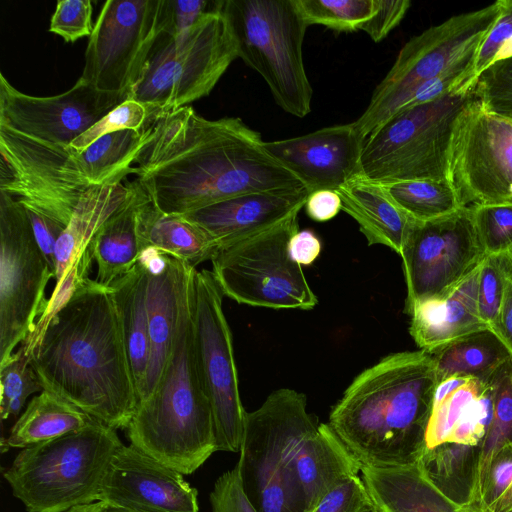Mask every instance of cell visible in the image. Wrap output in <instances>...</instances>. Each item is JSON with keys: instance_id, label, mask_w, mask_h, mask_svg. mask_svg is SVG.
<instances>
[{"instance_id": "d6986e66", "label": "cell", "mask_w": 512, "mask_h": 512, "mask_svg": "<svg viewBox=\"0 0 512 512\" xmlns=\"http://www.w3.org/2000/svg\"><path fill=\"white\" fill-rule=\"evenodd\" d=\"M197 495L183 474L123 444L109 464L98 501L139 512H199Z\"/></svg>"}, {"instance_id": "7dc6e473", "label": "cell", "mask_w": 512, "mask_h": 512, "mask_svg": "<svg viewBox=\"0 0 512 512\" xmlns=\"http://www.w3.org/2000/svg\"><path fill=\"white\" fill-rule=\"evenodd\" d=\"M92 13L90 0H59L50 20L49 32L68 43L90 37L94 29Z\"/></svg>"}, {"instance_id": "5b68a950", "label": "cell", "mask_w": 512, "mask_h": 512, "mask_svg": "<svg viewBox=\"0 0 512 512\" xmlns=\"http://www.w3.org/2000/svg\"><path fill=\"white\" fill-rule=\"evenodd\" d=\"M122 445L115 429L92 418L77 431L22 449L3 476L27 512H66L98 501Z\"/></svg>"}, {"instance_id": "f546056e", "label": "cell", "mask_w": 512, "mask_h": 512, "mask_svg": "<svg viewBox=\"0 0 512 512\" xmlns=\"http://www.w3.org/2000/svg\"><path fill=\"white\" fill-rule=\"evenodd\" d=\"M118 310L138 401L150 360L147 314V270L138 259L135 266L109 286Z\"/></svg>"}, {"instance_id": "f907efd6", "label": "cell", "mask_w": 512, "mask_h": 512, "mask_svg": "<svg viewBox=\"0 0 512 512\" xmlns=\"http://www.w3.org/2000/svg\"><path fill=\"white\" fill-rule=\"evenodd\" d=\"M370 506L369 493L357 475L329 492L311 512H364Z\"/></svg>"}, {"instance_id": "816d5d0a", "label": "cell", "mask_w": 512, "mask_h": 512, "mask_svg": "<svg viewBox=\"0 0 512 512\" xmlns=\"http://www.w3.org/2000/svg\"><path fill=\"white\" fill-rule=\"evenodd\" d=\"M409 0H374V13L362 31L376 43L382 41L405 17Z\"/></svg>"}, {"instance_id": "836d02e7", "label": "cell", "mask_w": 512, "mask_h": 512, "mask_svg": "<svg viewBox=\"0 0 512 512\" xmlns=\"http://www.w3.org/2000/svg\"><path fill=\"white\" fill-rule=\"evenodd\" d=\"M143 141V131L122 130L95 140L85 150L74 151L78 166L91 185H100L133 167Z\"/></svg>"}, {"instance_id": "d4e9b609", "label": "cell", "mask_w": 512, "mask_h": 512, "mask_svg": "<svg viewBox=\"0 0 512 512\" xmlns=\"http://www.w3.org/2000/svg\"><path fill=\"white\" fill-rule=\"evenodd\" d=\"M342 210L359 225L369 245H384L401 254L415 222L383 185L356 175L337 190Z\"/></svg>"}, {"instance_id": "74e56055", "label": "cell", "mask_w": 512, "mask_h": 512, "mask_svg": "<svg viewBox=\"0 0 512 512\" xmlns=\"http://www.w3.org/2000/svg\"><path fill=\"white\" fill-rule=\"evenodd\" d=\"M0 415L2 420L18 416L27 398L43 390L30 364V356L20 345L12 357L0 365Z\"/></svg>"}, {"instance_id": "277c9868", "label": "cell", "mask_w": 512, "mask_h": 512, "mask_svg": "<svg viewBox=\"0 0 512 512\" xmlns=\"http://www.w3.org/2000/svg\"><path fill=\"white\" fill-rule=\"evenodd\" d=\"M193 274L163 374L150 396L137 405L127 427L130 444L183 475L194 473L217 451L195 341Z\"/></svg>"}, {"instance_id": "11a10c76", "label": "cell", "mask_w": 512, "mask_h": 512, "mask_svg": "<svg viewBox=\"0 0 512 512\" xmlns=\"http://www.w3.org/2000/svg\"><path fill=\"white\" fill-rule=\"evenodd\" d=\"M510 259V254H509ZM492 330L502 340L512 355V264L506 281V288L498 318Z\"/></svg>"}, {"instance_id": "6f0895ef", "label": "cell", "mask_w": 512, "mask_h": 512, "mask_svg": "<svg viewBox=\"0 0 512 512\" xmlns=\"http://www.w3.org/2000/svg\"><path fill=\"white\" fill-rule=\"evenodd\" d=\"M66 512H139L106 501H95L71 508Z\"/></svg>"}, {"instance_id": "83f0119b", "label": "cell", "mask_w": 512, "mask_h": 512, "mask_svg": "<svg viewBox=\"0 0 512 512\" xmlns=\"http://www.w3.org/2000/svg\"><path fill=\"white\" fill-rule=\"evenodd\" d=\"M136 224L141 250L151 247L193 267L211 260L218 249L216 242L202 228L182 215L160 211L147 193L137 208Z\"/></svg>"}, {"instance_id": "f6af8a7d", "label": "cell", "mask_w": 512, "mask_h": 512, "mask_svg": "<svg viewBox=\"0 0 512 512\" xmlns=\"http://www.w3.org/2000/svg\"><path fill=\"white\" fill-rule=\"evenodd\" d=\"M474 88L485 108L512 121V57L486 69Z\"/></svg>"}, {"instance_id": "e575fe53", "label": "cell", "mask_w": 512, "mask_h": 512, "mask_svg": "<svg viewBox=\"0 0 512 512\" xmlns=\"http://www.w3.org/2000/svg\"><path fill=\"white\" fill-rule=\"evenodd\" d=\"M383 186L396 204L415 221L441 218L463 207L448 179L410 180Z\"/></svg>"}, {"instance_id": "484cf974", "label": "cell", "mask_w": 512, "mask_h": 512, "mask_svg": "<svg viewBox=\"0 0 512 512\" xmlns=\"http://www.w3.org/2000/svg\"><path fill=\"white\" fill-rule=\"evenodd\" d=\"M295 471L305 511L311 512L329 492L359 475L361 465L326 423L302 444Z\"/></svg>"}, {"instance_id": "d6a6232c", "label": "cell", "mask_w": 512, "mask_h": 512, "mask_svg": "<svg viewBox=\"0 0 512 512\" xmlns=\"http://www.w3.org/2000/svg\"><path fill=\"white\" fill-rule=\"evenodd\" d=\"M438 382L454 375L489 381L512 355L491 328L460 337L429 353Z\"/></svg>"}, {"instance_id": "ffe728a7", "label": "cell", "mask_w": 512, "mask_h": 512, "mask_svg": "<svg viewBox=\"0 0 512 512\" xmlns=\"http://www.w3.org/2000/svg\"><path fill=\"white\" fill-rule=\"evenodd\" d=\"M354 122L263 143L265 150L293 173L311 193L338 190L359 175L364 146Z\"/></svg>"}, {"instance_id": "7a4b0ae2", "label": "cell", "mask_w": 512, "mask_h": 512, "mask_svg": "<svg viewBox=\"0 0 512 512\" xmlns=\"http://www.w3.org/2000/svg\"><path fill=\"white\" fill-rule=\"evenodd\" d=\"M21 345L44 390L115 430L127 429L138 397L109 286L84 280Z\"/></svg>"}, {"instance_id": "cb8c5ba5", "label": "cell", "mask_w": 512, "mask_h": 512, "mask_svg": "<svg viewBox=\"0 0 512 512\" xmlns=\"http://www.w3.org/2000/svg\"><path fill=\"white\" fill-rule=\"evenodd\" d=\"M133 173L134 167L124 170L100 185L91 186L82 195L56 244L55 286L82 260L93 258L90 243L99 228L131 195L132 183L125 185L123 179Z\"/></svg>"}, {"instance_id": "1f68e13d", "label": "cell", "mask_w": 512, "mask_h": 512, "mask_svg": "<svg viewBox=\"0 0 512 512\" xmlns=\"http://www.w3.org/2000/svg\"><path fill=\"white\" fill-rule=\"evenodd\" d=\"M91 420L74 404L43 389L29 402L5 442L8 447L24 449L77 431Z\"/></svg>"}, {"instance_id": "e0dca14e", "label": "cell", "mask_w": 512, "mask_h": 512, "mask_svg": "<svg viewBox=\"0 0 512 512\" xmlns=\"http://www.w3.org/2000/svg\"><path fill=\"white\" fill-rule=\"evenodd\" d=\"M400 256L407 286V312L415 303L455 287L486 255L468 206L434 220L415 221Z\"/></svg>"}, {"instance_id": "4316f807", "label": "cell", "mask_w": 512, "mask_h": 512, "mask_svg": "<svg viewBox=\"0 0 512 512\" xmlns=\"http://www.w3.org/2000/svg\"><path fill=\"white\" fill-rule=\"evenodd\" d=\"M360 474L372 504L383 512H463L428 480L418 463L363 466Z\"/></svg>"}, {"instance_id": "ab89813d", "label": "cell", "mask_w": 512, "mask_h": 512, "mask_svg": "<svg viewBox=\"0 0 512 512\" xmlns=\"http://www.w3.org/2000/svg\"><path fill=\"white\" fill-rule=\"evenodd\" d=\"M487 382L471 378L438 405L432 407L426 429L425 448H432L449 440L455 426Z\"/></svg>"}, {"instance_id": "681fc988", "label": "cell", "mask_w": 512, "mask_h": 512, "mask_svg": "<svg viewBox=\"0 0 512 512\" xmlns=\"http://www.w3.org/2000/svg\"><path fill=\"white\" fill-rule=\"evenodd\" d=\"M210 503L212 512H257L244 492L239 462L216 480Z\"/></svg>"}, {"instance_id": "b9f144b4", "label": "cell", "mask_w": 512, "mask_h": 512, "mask_svg": "<svg viewBox=\"0 0 512 512\" xmlns=\"http://www.w3.org/2000/svg\"><path fill=\"white\" fill-rule=\"evenodd\" d=\"M472 512H512V444L504 445L493 457Z\"/></svg>"}, {"instance_id": "3957f363", "label": "cell", "mask_w": 512, "mask_h": 512, "mask_svg": "<svg viewBox=\"0 0 512 512\" xmlns=\"http://www.w3.org/2000/svg\"><path fill=\"white\" fill-rule=\"evenodd\" d=\"M437 383L429 353L389 354L353 379L328 424L361 467L415 464L425 450Z\"/></svg>"}, {"instance_id": "ba28073f", "label": "cell", "mask_w": 512, "mask_h": 512, "mask_svg": "<svg viewBox=\"0 0 512 512\" xmlns=\"http://www.w3.org/2000/svg\"><path fill=\"white\" fill-rule=\"evenodd\" d=\"M238 58L266 82L278 106L295 117L311 111L313 90L303 61L308 25L294 0H220Z\"/></svg>"}, {"instance_id": "db71d44e", "label": "cell", "mask_w": 512, "mask_h": 512, "mask_svg": "<svg viewBox=\"0 0 512 512\" xmlns=\"http://www.w3.org/2000/svg\"><path fill=\"white\" fill-rule=\"evenodd\" d=\"M289 255L299 265L312 264L321 252V241L311 230L297 231L288 244Z\"/></svg>"}, {"instance_id": "7bdbcfd3", "label": "cell", "mask_w": 512, "mask_h": 512, "mask_svg": "<svg viewBox=\"0 0 512 512\" xmlns=\"http://www.w3.org/2000/svg\"><path fill=\"white\" fill-rule=\"evenodd\" d=\"M512 57V0H500V12L475 56L466 87L493 64Z\"/></svg>"}, {"instance_id": "7402d4cb", "label": "cell", "mask_w": 512, "mask_h": 512, "mask_svg": "<svg viewBox=\"0 0 512 512\" xmlns=\"http://www.w3.org/2000/svg\"><path fill=\"white\" fill-rule=\"evenodd\" d=\"M310 192H253L183 214L202 228L218 248L270 228L299 213Z\"/></svg>"}, {"instance_id": "9c48e42d", "label": "cell", "mask_w": 512, "mask_h": 512, "mask_svg": "<svg viewBox=\"0 0 512 512\" xmlns=\"http://www.w3.org/2000/svg\"><path fill=\"white\" fill-rule=\"evenodd\" d=\"M474 87L462 86L394 114L364 141L359 175L382 185L448 179L452 135L476 98Z\"/></svg>"}, {"instance_id": "2e32d148", "label": "cell", "mask_w": 512, "mask_h": 512, "mask_svg": "<svg viewBox=\"0 0 512 512\" xmlns=\"http://www.w3.org/2000/svg\"><path fill=\"white\" fill-rule=\"evenodd\" d=\"M160 0H108L85 50L80 78L105 92L130 94L161 33Z\"/></svg>"}, {"instance_id": "6da1fadb", "label": "cell", "mask_w": 512, "mask_h": 512, "mask_svg": "<svg viewBox=\"0 0 512 512\" xmlns=\"http://www.w3.org/2000/svg\"><path fill=\"white\" fill-rule=\"evenodd\" d=\"M134 173L152 204L183 215L253 192L307 189L238 117L209 120L191 106L148 119Z\"/></svg>"}, {"instance_id": "44dd1931", "label": "cell", "mask_w": 512, "mask_h": 512, "mask_svg": "<svg viewBox=\"0 0 512 512\" xmlns=\"http://www.w3.org/2000/svg\"><path fill=\"white\" fill-rule=\"evenodd\" d=\"M138 259L147 270L150 337V360L139 404L153 392L169 360L183 296L196 268L151 247L142 249Z\"/></svg>"}, {"instance_id": "d590c367", "label": "cell", "mask_w": 512, "mask_h": 512, "mask_svg": "<svg viewBox=\"0 0 512 512\" xmlns=\"http://www.w3.org/2000/svg\"><path fill=\"white\" fill-rule=\"evenodd\" d=\"M490 380L494 388L493 418L480 443L475 495L465 512H472L476 507L493 457L504 445L512 444V359L505 362Z\"/></svg>"}, {"instance_id": "91938a15", "label": "cell", "mask_w": 512, "mask_h": 512, "mask_svg": "<svg viewBox=\"0 0 512 512\" xmlns=\"http://www.w3.org/2000/svg\"><path fill=\"white\" fill-rule=\"evenodd\" d=\"M372 507H373V504H372V506H370L369 508H367L364 512H371V511H372Z\"/></svg>"}, {"instance_id": "4dcf8cb0", "label": "cell", "mask_w": 512, "mask_h": 512, "mask_svg": "<svg viewBox=\"0 0 512 512\" xmlns=\"http://www.w3.org/2000/svg\"><path fill=\"white\" fill-rule=\"evenodd\" d=\"M480 445L444 442L425 448L417 462L428 480L465 512L473 502Z\"/></svg>"}, {"instance_id": "ee69618b", "label": "cell", "mask_w": 512, "mask_h": 512, "mask_svg": "<svg viewBox=\"0 0 512 512\" xmlns=\"http://www.w3.org/2000/svg\"><path fill=\"white\" fill-rule=\"evenodd\" d=\"M148 119H150V113L147 107L128 98L77 137L69 147L80 153L95 140L107 134L122 130H141Z\"/></svg>"}, {"instance_id": "9a60e30c", "label": "cell", "mask_w": 512, "mask_h": 512, "mask_svg": "<svg viewBox=\"0 0 512 512\" xmlns=\"http://www.w3.org/2000/svg\"><path fill=\"white\" fill-rule=\"evenodd\" d=\"M448 179L463 207L512 200V121L477 96L455 125Z\"/></svg>"}, {"instance_id": "7c38bea8", "label": "cell", "mask_w": 512, "mask_h": 512, "mask_svg": "<svg viewBox=\"0 0 512 512\" xmlns=\"http://www.w3.org/2000/svg\"><path fill=\"white\" fill-rule=\"evenodd\" d=\"M0 191L13 197L30 222L63 230L91 185L74 150L25 136L0 125Z\"/></svg>"}, {"instance_id": "bcb514c9", "label": "cell", "mask_w": 512, "mask_h": 512, "mask_svg": "<svg viewBox=\"0 0 512 512\" xmlns=\"http://www.w3.org/2000/svg\"><path fill=\"white\" fill-rule=\"evenodd\" d=\"M494 411V388L491 380L467 408L447 442L480 445L491 424Z\"/></svg>"}, {"instance_id": "8992f818", "label": "cell", "mask_w": 512, "mask_h": 512, "mask_svg": "<svg viewBox=\"0 0 512 512\" xmlns=\"http://www.w3.org/2000/svg\"><path fill=\"white\" fill-rule=\"evenodd\" d=\"M318 426L306 396L290 388L275 390L247 412L238 462L244 492L257 512H306L295 460Z\"/></svg>"}, {"instance_id": "94428289", "label": "cell", "mask_w": 512, "mask_h": 512, "mask_svg": "<svg viewBox=\"0 0 512 512\" xmlns=\"http://www.w3.org/2000/svg\"><path fill=\"white\" fill-rule=\"evenodd\" d=\"M510 259H511V264H512V252L510 253Z\"/></svg>"}, {"instance_id": "52a82bcc", "label": "cell", "mask_w": 512, "mask_h": 512, "mask_svg": "<svg viewBox=\"0 0 512 512\" xmlns=\"http://www.w3.org/2000/svg\"><path fill=\"white\" fill-rule=\"evenodd\" d=\"M238 58L230 25L217 10L177 34L155 39L129 98L147 107L150 118L208 96Z\"/></svg>"}, {"instance_id": "c3c4849f", "label": "cell", "mask_w": 512, "mask_h": 512, "mask_svg": "<svg viewBox=\"0 0 512 512\" xmlns=\"http://www.w3.org/2000/svg\"><path fill=\"white\" fill-rule=\"evenodd\" d=\"M220 9V0H160L161 33L180 34L194 26L205 15Z\"/></svg>"}, {"instance_id": "5bb4252c", "label": "cell", "mask_w": 512, "mask_h": 512, "mask_svg": "<svg viewBox=\"0 0 512 512\" xmlns=\"http://www.w3.org/2000/svg\"><path fill=\"white\" fill-rule=\"evenodd\" d=\"M192 312L202 379L209 398L217 451L240 452L247 411L238 385L233 339L223 293L212 271L195 270Z\"/></svg>"}, {"instance_id": "9f6ffc18", "label": "cell", "mask_w": 512, "mask_h": 512, "mask_svg": "<svg viewBox=\"0 0 512 512\" xmlns=\"http://www.w3.org/2000/svg\"><path fill=\"white\" fill-rule=\"evenodd\" d=\"M471 378L474 377L454 375L439 381L434 391L432 407L438 405L449 394L463 386Z\"/></svg>"}, {"instance_id": "60d3db41", "label": "cell", "mask_w": 512, "mask_h": 512, "mask_svg": "<svg viewBox=\"0 0 512 512\" xmlns=\"http://www.w3.org/2000/svg\"><path fill=\"white\" fill-rule=\"evenodd\" d=\"M510 270L509 254L485 256L478 276L477 305L481 319L489 328L496 324Z\"/></svg>"}, {"instance_id": "8d00e7d4", "label": "cell", "mask_w": 512, "mask_h": 512, "mask_svg": "<svg viewBox=\"0 0 512 512\" xmlns=\"http://www.w3.org/2000/svg\"><path fill=\"white\" fill-rule=\"evenodd\" d=\"M309 25H322L340 33L362 29L374 13V0H294Z\"/></svg>"}, {"instance_id": "30bf717a", "label": "cell", "mask_w": 512, "mask_h": 512, "mask_svg": "<svg viewBox=\"0 0 512 512\" xmlns=\"http://www.w3.org/2000/svg\"><path fill=\"white\" fill-rule=\"evenodd\" d=\"M298 214L217 249L212 274L224 296L271 309L310 310L317 305L301 265L288 251L291 237L299 231Z\"/></svg>"}, {"instance_id": "4fadbf2b", "label": "cell", "mask_w": 512, "mask_h": 512, "mask_svg": "<svg viewBox=\"0 0 512 512\" xmlns=\"http://www.w3.org/2000/svg\"><path fill=\"white\" fill-rule=\"evenodd\" d=\"M54 273L23 207L0 191V365L34 332Z\"/></svg>"}, {"instance_id": "8fae6325", "label": "cell", "mask_w": 512, "mask_h": 512, "mask_svg": "<svg viewBox=\"0 0 512 512\" xmlns=\"http://www.w3.org/2000/svg\"><path fill=\"white\" fill-rule=\"evenodd\" d=\"M500 12V0L454 15L412 37L400 50L371 100L354 121L366 140L388 119L394 102L415 86L464 64L473 63Z\"/></svg>"}, {"instance_id": "680465c9", "label": "cell", "mask_w": 512, "mask_h": 512, "mask_svg": "<svg viewBox=\"0 0 512 512\" xmlns=\"http://www.w3.org/2000/svg\"><path fill=\"white\" fill-rule=\"evenodd\" d=\"M371 512H383V511L373 505Z\"/></svg>"}, {"instance_id": "f5cc1de1", "label": "cell", "mask_w": 512, "mask_h": 512, "mask_svg": "<svg viewBox=\"0 0 512 512\" xmlns=\"http://www.w3.org/2000/svg\"><path fill=\"white\" fill-rule=\"evenodd\" d=\"M304 207L310 219L326 222L342 210V202L336 190L320 189L309 194Z\"/></svg>"}, {"instance_id": "ac0fdd59", "label": "cell", "mask_w": 512, "mask_h": 512, "mask_svg": "<svg viewBox=\"0 0 512 512\" xmlns=\"http://www.w3.org/2000/svg\"><path fill=\"white\" fill-rule=\"evenodd\" d=\"M129 98L105 92L79 78L66 92L39 97L17 90L0 73V125L28 137L69 146Z\"/></svg>"}, {"instance_id": "f1b7e54d", "label": "cell", "mask_w": 512, "mask_h": 512, "mask_svg": "<svg viewBox=\"0 0 512 512\" xmlns=\"http://www.w3.org/2000/svg\"><path fill=\"white\" fill-rule=\"evenodd\" d=\"M132 188L126 202L99 228L90 243L97 264L96 281L105 286L130 271L141 253L136 213L146 192L137 180L132 182Z\"/></svg>"}, {"instance_id": "603a6c76", "label": "cell", "mask_w": 512, "mask_h": 512, "mask_svg": "<svg viewBox=\"0 0 512 512\" xmlns=\"http://www.w3.org/2000/svg\"><path fill=\"white\" fill-rule=\"evenodd\" d=\"M479 269L480 265L446 293L419 301L406 312L411 317L409 332L420 350L431 353L460 337L489 328L478 311Z\"/></svg>"}, {"instance_id": "f35d334b", "label": "cell", "mask_w": 512, "mask_h": 512, "mask_svg": "<svg viewBox=\"0 0 512 512\" xmlns=\"http://www.w3.org/2000/svg\"><path fill=\"white\" fill-rule=\"evenodd\" d=\"M478 240L486 256L512 252V200L469 206Z\"/></svg>"}]
</instances>
